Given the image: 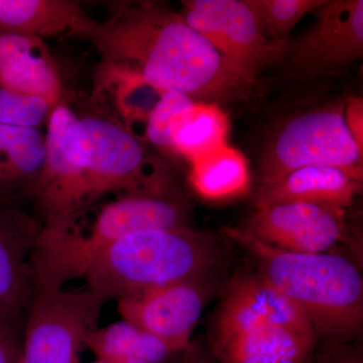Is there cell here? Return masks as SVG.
<instances>
[{
  "label": "cell",
  "mask_w": 363,
  "mask_h": 363,
  "mask_svg": "<svg viewBox=\"0 0 363 363\" xmlns=\"http://www.w3.org/2000/svg\"><path fill=\"white\" fill-rule=\"evenodd\" d=\"M312 28L286 43L279 61L300 81L335 75L363 55L362 0H326Z\"/></svg>",
  "instance_id": "obj_9"
},
{
  "label": "cell",
  "mask_w": 363,
  "mask_h": 363,
  "mask_svg": "<svg viewBox=\"0 0 363 363\" xmlns=\"http://www.w3.org/2000/svg\"><path fill=\"white\" fill-rule=\"evenodd\" d=\"M86 346L99 362L108 363L119 357H133L149 363H169L180 353L149 332L126 321L95 328ZM182 353V352H181Z\"/></svg>",
  "instance_id": "obj_20"
},
{
  "label": "cell",
  "mask_w": 363,
  "mask_h": 363,
  "mask_svg": "<svg viewBox=\"0 0 363 363\" xmlns=\"http://www.w3.org/2000/svg\"><path fill=\"white\" fill-rule=\"evenodd\" d=\"M228 118L216 104L194 102L172 128L174 154L189 161L226 145Z\"/></svg>",
  "instance_id": "obj_21"
},
{
  "label": "cell",
  "mask_w": 363,
  "mask_h": 363,
  "mask_svg": "<svg viewBox=\"0 0 363 363\" xmlns=\"http://www.w3.org/2000/svg\"><path fill=\"white\" fill-rule=\"evenodd\" d=\"M227 236L255 259L267 283L297 305L318 337L350 340L363 324V279L357 264L335 252L300 253L269 247L243 228Z\"/></svg>",
  "instance_id": "obj_4"
},
{
  "label": "cell",
  "mask_w": 363,
  "mask_h": 363,
  "mask_svg": "<svg viewBox=\"0 0 363 363\" xmlns=\"http://www.w3.org/2000/svg\"><path fill=\"white\" fill-rule=\"evenodd\" d=\"M323 363H363L358 355L350 354H339L335 357L329 358Z\"/></svg>",
  "instance_id": "obj_28"
},
{
  "label": "cell",
  "mask_w": 363,
  "mask_h": 363,
  "mask_svg": "<svg viewBox=\"0 0 363 363\" xmlns=\"http://www.w3.org/2000/svg\"><path fill=\"white\" fill-rule=\"evenodd\" d=\"M0 86L59 104L63 85L45 40L0 33Z\"/></svg>",
  "instance_id": "obj_16"
},
{
  "label": "cell",
  "mask_w": 363,
  "mask_h": 363,
  "mask_svg": "<svg viewBox=\"0 0 363 363\" xmlns=\"http://www.w3.org/2000/svg\"><path fill=\"white\" fill-rule=\"evenodd\" d=\"M45 161L44 133L0 124V197L28 198Z\"/></svg>",
  "instance_id": "obj_19"
},
{
  "label": "cell",
  "mask_w": 363,
  "mask_h": 363,
  "mask_svg": "<svg viewBox=\"0 0 363 363\" xmlns=\"http://www.w3.org/2000/svg\"><path fill=\"white\" fill-rule=\"evenodd\" d=\"M171 362H169V363H171ZM177 363H208V362H206V360H204V358L198 357H190V355H188L187 357L183 358V359H182V362H179Z\"/></svg>",
  "instance_id": "obj_29"
},
{
  "label": "cell",
  "mask_w": 363,
  "mask_h": 363,
  "mask_svg": "<svg viewBox=\"0 0 363 363\" xmlns=\"http://www.w3.org/2000/svg\"><path fill=\"white\" fill-rule=\"evenodd\" d=\"M64 154L82 169L95 201L107 194L177 192L168 167L145 143L99 116L77 117L62 136Z\"/></svg>",
  "instance_id": "obj_6"
},
{
  "label": "cell",
  "mask_w": 363,
  "mask_h": 363,
  "mask_svg": "<svg viewBox=\"0 0 363 363\" xmlns=\"http://www.w3.org/2000/svg\"><path fill=\"white\" fill-rule=\"evenodd\" d=\"M40 229L35 217L0 206V323L18 332L32 302L30 259Z\"/></svg>",
  "instance_id": "obj_14"
},
{
  "label": "cell",
  "mask_w": 363,
  "mask_h": 363,
  "mask_svg": "<svg viewBox=\"0 0 363 363\" xmlns=\"http://www.w3.org/2000/svg\"><path fill=\"white\" fill-rule=\"evenodd\" d=\"M162 93L133 72L102 62L95 76L93 98L100 108L98 116L143 143L147 119Z\"/></svg>",
  "instance_id": "obj_15"
},
{
  "label": "cell",
  "mask_w": 363,
  "mask_h": 363,
  "mask_svg": "<svg viewBox=\"0 0 363 363\" xmlns=\"http://www.w3.org/2000/svg\"><path fill=\"white\" fill-rule=\"evenodd\" d=\"M212 234L154 229L128 234L106 248L84 278L87 290L104 304L162 286L211 278L222 264V248Z\"/></svg>",
  "instance_id": "obj_5"
},
{
  "label": "cell",
  "mask_w": 363,
  "mask_h": 363,
  "mask_svg": "<svg viewBox=\"0 0 363 363\" xmlns=\"http://www.w3.org/2000/svg\"><path fill=\"white\" fill-rule=\"evenodd\" d=\"M190 162L191 183L206 199H227L247 190V160L227 145Z\"/></svg>",
  "instance_id": "obj_22"
},
{
  "label": "cell",
  "mask_w": 363,
  "mask_h": 363,
  "mask_svg": "<svg viewBox=\"0 0 363 363\" xmlns=\"http://www.w3.org/2000/svg\"><path fill=\"white\" fill-rule=\"evenodd\" d=\"M20 332L0 323V363H18L20 354Z\"/></svg>",
  "instance_id": "obj_27"
},
{
  "label": "cell",
  "mask_w": 363,
  "mask_h": 363,
  "mask_svg": "<svg viewBox=\"0 0 363 363\" xmlns=\"http://www.w3.org/2000/svg\"><path fill=\"white\" fill-rule=\"evenodd\" d=\"M344 116L358 149L363 152V100L350 96L344 102Z\"/></svg>",
  "instance_id": "obj_26"
},
{
  "label": "cell",
  "mask_w": 363,
  "mask_h": 363,
  "mask_svg": "<svg viewBox=\"0 0 363 363\" xmlns=\"http://www.w3.org/2000/svg\"><path fill=\"white\" fill-rule=\"evenodd\" d=\"M104 306L87 289H35L18 363H77L86 339L98 327Z\"/></svg>",
  "instance_id": "obj_8"
},
{
  "label": "cell",
  "mask_w": 363,
  "mask_h": 363,
  "mask_svg": "<svg viewBox=\"0 0 363 363\" xmlns=\"http://www.w3.org/2000/svg\"><path fill=\"white\" fill-rule=\"evenodd\" d=\"M78 116L65 102H60L47 121L45 161L28 199L35 218L43 225L63 220L96 203L82 169L64 154L62 136Z\"/></svg>",
  "instance_id": "obj_13"
},
{
  "label": "cell",
  "mask_w": 363,
  "mask_h": 363,
  "mask_svg": "<svg viewBox=\"0 0 363 363\" xmlns=\"http://www.w3.org/2000/svg\"><path fill=\"white\" fill-rule=\"evenodd\" d=\"M362 187V181L335 167H305L260 188L257 206L295 202L346 210Z\"/></svg>",
  "instance_id": "obj_17"
},
{
  "label": "cell",
  "mask_w": 363,
  "mask_h": 363,
  "mask_svg": "<svg viewBox=\"0 0 363 363\" xmlns=\"http://www.w3.org/2000/svg\"><path fill=\"white\" fill-rule=\"evenodd\" d=\"M318 335L302 310L259 274L230 279L214 318L219 363H310Z\"/></svg>",
  "instance_id": "obj_3"
},
{
  "label": "cell",
  "mask_w": 363,
  "mask_h": 363,
  "mask_svg": "<svg viewBox=\"0 0 363 363\" xmlns=\"http://www.w3.org/2000/svg\"><path fill=\"white\" fill-rule=\"evenodd\" d=\"M109 16L93 21L84 38L104 63L128 69L157 89L216 104L247 93L252 83L213 45L164 4H108Z\"/></svg>",
  "instance_id": "obj_1"
},
{
  "label": "cell",
  "mask_w": 363,
  "mask_h": 363,
  "mask_svg": "<svg viewBox=\"0 0 363 363\" xmlns=\"http://www.w3.org/2000/svg\"><path fill=\"white\" fill-rule=\"evenodd\" d=\"M216 281L211 277L143 291L119 298L117 310L123 321L149 332L181 353L190 346L191 336Z\"/></svg>",
  "instance_id": "obj_11"
},
{
  "label": "cell",
  "mask_w": 363,
  "mask_h": 363,
  "mask_svg": "<svg viewBox=\"0 0 363 363\" xmlns=\"http://www.w3.org/2000/svg\"><path fill=\"white\" fill-rule=\"evenodd\" d=\"M262 33L272 43L285 45L294 26L315 13L326 0H245Z\"/></svg>",
  "instance_id": "obj_23"
},
{
  "label": "cell",
  "mask_w": 363,
  "mask_h": 363,
  "mask_svg": "<svg viewBox=\"0 0 363 363\" xmlns=\"http://www.w3.org/2000/svg\"><path fill=\"white\" fill-rule=\"evenodd\" d=\"M242 228L269 247L292 252H329L347 240L345 210L308 203L260 205Z\"/></svg>",
  "instance_id": "obj_12"
},
{
  "label": "cell",
  "mask_w": 363,
  "mask_h": 363,
  "mask_svg": "<svg viewBox=\"0 0 363 363\" xmlns=\"http://www.w3.org/2000/svg\"><path fill=\"white\" fill-rule=\"evenodd\" d=\"M58 104L45 98L7 89L0 86V124L18 128H38L47 123Z\"/></svg>",
  "instance_id": "obj_24"
},
{
  "label": "cell",
  "mask_w": 363,
  "mask_h": 363,
  "mask_svg": "<svg viewBox=\"0 0 363 363\" xmlns=\"http://www.w3.org/2000/svg\"><path fill=\"white\" fill-rule=\"evenodd\" d=\"M194 100L182 93L167 91L147 119L143 143H150L157 149L174 154L172 128L182 112L188 109Z\"/></svg>",
  "instance_id": "obj_25"
},
{
  "label": "cell",
  "mask_w": 363,
  "mask_h": 363,
  "mask_svg": "<svg viewBox=\"0 0 363 363\" xmlns=\"http://www.w3.org/2000/svg\"><path fill=\"white\" fill-rule=\"evenodd\" d=\"M363 152L351 135L344 104L325 105L286 121L262 152L260 183L272 185L298 169L335 167L362 181Z\"/></svg>",
  "instance_id": "obj_7"
},
{
  "label": "cell",
  "mask_w": 363,
  "mask_h": 363,
  "mask_svg": "<svg viewBox=\"0 0 363 363\" xmlns=\"http://www.w3.org/2000/svg\"><path fill=\"white\" fill-rule=\"evenodd\" d=\"M190 218V206L179 193L133 194L42 226L30 259L33 290L64 288L84 277L106 248L128 234L189 228Z\"/></svg>",
  "instance_id": "obj_2"
},
{
  "label": "cell",
  "mask_w": 363,
  "mask_h": 363,
  "mask_svg": "<svg viewBox=\"0 0 363 363\" xmlns=\"http://www.w3.org/2000/svg\"><path fill=\"white\" fill-rule=\"evenodd\" d=\"M93 18L72 0H0V33L25 37L84 38Z\"/></svg>",
  "instance_id": "obj_18"
},
{
  "label": "cell",
  "mask_w": 363,
  "mask_h": 363,
  "mask_svg": "<svg viewBox=\"0 0 363 363\" xmlns=\"http://www.w3.org/2000/svg\"><path fill=\"white\" fill-rule=\"evenodd\" d=\"M250 83L279 61L286 45L267 39L245 0H188L180 13Z\"/></svg>",
  "instance_id": "obj_10"
}]
</instances>
